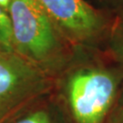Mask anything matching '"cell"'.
<instances>
[{
    "label": "cell",
    "instance_id": "6da1fadb",
    "mask_svg": "<svg viewBox=\"0 0 123 123\" xmlns=\"http://www.w3.org/2000/svg\"><path fill=\"white\" fill-rule=\"evenodd\" d=\"M13 50L49 74L58 66V29L35 0H12L7 9Z\"/></svg>",
    "mask_w": 123,
    "mask_h": 123
},
{
    "label": "cell",
    "instance_id": "8fae6325",
    "mask_svg": "<svg viewBox=\"0 0 123 123\" xmlns=\"http://www.w3.org/2000/svg\"><path fill=\"white\" fill-rule=\"evenodd\" d=\"M120 102H121V105L123 106V85H122V90H121V97H120Z\"/></svg>",
    "mask_w": 123,
    "mask_h": 123
},
{
    "label": "cell",
    "instance_id": "ba28073f",
    "mask_svg": "<svg viewBox=\"0 0 123 123\" xmlns=\"http://www.w3.org/2000/svg\"><path fill=\"white\" fill-rule=\"evenodd\" d=\"M109 123H123V106L118 108L110 115Z\"/></svg>",
    "mask_w": 123,
    "mask_h": 123
},
{
    "label": "cell",
    "instance_id": "277c9868",
    "mask_svg": "<svg viewBox=\"0 0 123 123\" xmlns=\"http://www.w3.org/2000/svg\"><path fill=\"white\" fill-rule=\"evenodd\" d=\"M58 31L73 42L92 38L100 30V16L84 0H35Z\"/></svg>",
    "mask_w": 123,
    "mask_h": 123
},
{
    "label": "cell",
    "instance_id": "30bf717a",
    "mask_svg": "<svg viewBox=\"0 0 123 123\" xmlns=\"http://www.w3.org/2000/svg\"><path fill=\"white\" fill-rule=\"evenodd\" d=\"M12 0H0V6L3 7L5 10L7 11V9L9 7V5L11 3Z\"/></svg>",
    "mask_w": 123,
    "mask_h": 123
},
{
    "label": "cell",
    "instance_id": "3957f363",
    "mask_svg": "<svg viewBox=\"0 0 123 123\" xmlns=\"http://www.w3.org/2000/svg\"><path fill=\"white\" fill-rule=\"evenodd\" d=\"M118 79L110 71L81 68L67 81L66 95L76 123H102L114 102Z\"/></svg>",
    "mask_w": 123,
    "mask_h": 123
},
{
    "label": "cell",
    "instance_id": "5b68a950",
    "mask_svg": "<svg viewBox=\"0 0 123 123\" xmlns=\"http://www.w3.org/2000/svg\"><path fill=\"white\" fill-rule=\"evenodd\" d=\"M38 100L14 115L4 123H68L63 115L54 108L38 105Z\"/></svg>",
    "mask_w": 123,
    "mask_h": 123
},
{
    "label": "cell",
    "instance_id": "8992f818",
    "mask_svg": "<svg viewBox=\"0 0 123 123\" xmlns=\"http://www.w3.org/2000/svg\"><path fill=\"white\" fill-rule=\"evenodd\" d=\"M0 42L13 50L11 20L9 18L8 12L1 6H0Z\"/></svg>",
    "mask_w": 123,
    "mask_h": 123
},
{
    "label": "cell",
    "instance_id": "9c48e42d",
    "mask_svg": "<svg viewBox=\"0 0 123 123\" xmlns=\"http://www.w3.org/2000/svg\"><path fill=\"white\" fill-rule=\"evenodd\" d=\"M11 51H13V50L10 49L9 48H7V47H6L4 44H2L0 42V56L1 55H4V54H6V53L8 52H11Z\"/></svg>",
    "mask_w": 123,
    "mask_h": 123
},
{
    "label": "cell",
    "instance_id": "52a82bcc",
    "mask_svg": "<svg viewBox=\"0 0 123 123\" xmlns=\"http://www.w3.org/2000/svg\"><path fill=\"white\" fill-rule=\"evenodd\" d=\"M110 48L115 58L123 64V19L116 26L110 40Z\"/></svg>",
    "mask_w": 123,
    "mask_h": 123
},
{
    "label": "cell",
    "instance_id": "7a4b0ae2",
    "mask_svg": "<svg viewBox=\"0 0 123 123\" xmlns=\"http://www.w3.org/2000/svg\"><path fill=\"white\" fill-rule=\"evenodd\" d=\"M51 88L47 72L11 51L0 56V123L46 96Z\"/></svg>",
    "mask_w": 123,
    "mask_h": 123
}]
</instances>
